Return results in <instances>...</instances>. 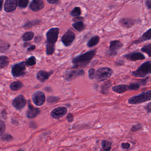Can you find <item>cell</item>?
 I'll use <instances>...</instances> for the list:
<instances>
[{
    "label": "cell",
    "mask_w": 151,
    "mask_h": 151,
    "mask_svg": "<svg viewBox=\"0 0 151 151\" xmlns=\"http://www.w3.org/2000/svg\"><path fill=\"white\" fill-rule=\"evenodd\" d=\"M59 28H52L48 30L46 34V53L47 56L53 55L55 51V45L58 39Z\"/></svg>",
    "instance_id": "6da1fadb"
},
{
    "label": "cell",
    "mask_w": 151,
    "mask_h": 151,
    "mask_svg": "<svg viewBox=\"0 0 151 151\" xmlns=\"http://www.w3.org/2000/svg\"><path fill=\"white\" fill-rule=\"evenodd\" d=\"M96 50H90L84 53L80 54L73 58L72 63L73 64V67H86L95 56Z\"/></svg>",
    "instance_id": "7a4b0ae2"
},
{
    "label": "cell",
    "mask_w": 151,
    "mask_h": 151,
    "mask_svg": "<svg viewBox=\"0 0 151 151\" xmlns=\"http://www.w3.org/2000/svg\"><path fill=\"white\" fill-rule=\"evenodd\" d=\"M151 100V90H148L143 92L137 95L134 96L129 98L128 103L131 105H137L149 101Z\"/></svg>",
    "instance_id": "3957f363"
},
{
    "label": "cell",
    "mask_w": 151,
    "mask_h": 151,
    "mask_svg": "<svg viewBox=\"0 0 151 151\" xmlns=\"http://www.w3.org/2000/svg\"><path fill=\"white\" fill-rule=\"evenodd\" d=\"M151 73V61L145 62L139 67L136 70L132 73V75L136 78H144Z\"/></svg>",
    "instance_id": "277c9868"
},
{
    "label": "cell",
    "mask_w": 151,
    "mask_h": 151,
    "mask_svg": "<svg viewBox=\"0 0 151 151\" xmlns=\"http://www.w3.org/2000/svg\"><path fill=\"white\" fill-rule=\"evenodd\" d=\"M113 70L110 68H100L95 73V79L99 82H103L110 78L113 74Z\"/></svg>",
    "instance_id": "5b68a950"
},
{
    "label": "cell",
    "mask_w": 151,
    "mask_h": 151,
    "mask_svg": "<svg viewBox=\"0 0 151 151\" xmlns=\"http://www.w3.org/2000/svg\"><path fill=\"white\" fill-rule=\"evenodd\" d=\"M11 73L13 78L22 77L26 74V66L25 61L14 64L12 67Z\"/></svg>",
    "instance_id": "8992f818"
},
{
    "label": "cell",
    "mask_w": 151,
    "mask_h": 151,
    "mask_svg": "<svg viewBox=\"0 0 151 151\" xmlns=\"http://www.w3.org/2000/svg\"><path fill=\"white\" fill-rule=\"evenodd\" d=\"M123 46L122 43L120 40H115L110 41L109 43V48L106 52L108 56H114L118 54L119 50H120Z\"/></svg>",
    "instance_id": "52a82bcc"
},
{
    "label": "cell",
    "mask_w": 151,
    "mask_h": 151,
    "mask_svg": "<svg viewBox=\"0 0 151 151\" xmlns=\"http://www.w3.org/2000/svg\"><path fill=\"white\" fill-rule=\"evenodd\" d=\"M75 38V34L69 29L62 37L61 41L65 47H69L72 44Z\"/></svg>",
    "instance_id": "ba28073f"
},
{
    "label": "cell",
    "mask_w": 151,
    "mask_h": 151,
    "mask_svg": "<svg viewBox=\"0 0 151 151\" xmlns=\"http://www.w3.org/2000/svg\"><path fill=\"white\" fill-rule=\"evenodd\" d=\"M85 71L82 69H77L70 70L66 72L64 75L65 79L67 81L72 80L74 79L79 76L84 75Z\"/></svg>",
    "instance_id": "9c48e42d"
},
{
    "label": "cell",
    "mask_w": 151,
    "mask_h": 151,
    "mask_svg": "<svg viewBox=\"0 0 151 151\" xmlns=\"http://www.w3.org/2000/svg\"><path fill=\"white\" fill-rule=\"evenodd\" d=\"M33 103L37 106H41L45 103L46 101L45 94L41 91L35 92L32 96Z\"/></svg>",
    "instance_id": "30bf717a"
},
{
    "label": "cell",
    "mask_w": 151,
    "mask_h": 151,
    "mask_svg": "<svg viewBox=\"0 0 151 151\" xmlns=\"http://www.w3.org/2000/svg\"><path fill=\"white\" fill-rule=\"evenodd\" d=\"M26 99L23 95H19L15 97L12 102V105L17 109H21L23 108L26 104Z\"/></svg>",
    "instance_id": "8fae6325"
},
{
    "label": "cell",
    "mask_w": 151,
    "mask_h": 151,
    "mask_svg": "<svg viewBox=\"0 0 151 151\" xmlns=\"http://www.w3.org/2000/svg\"><path fill=\"white\" fill-rule=\"evenodd\" d=\"M123 57L130 61H136L138 60H142L145 59V56L140 52H133L125 54Z\"/></svg>",
    "instance_id": "7c38bea8"
},
{
    "label": "cell",
    "mask_w": 151,
    "mask_h": 151,
    "mask_svg": "<svg viewBox=\"0 0 151 151\" xmlns=\"http://www.w3.org/2000/svg\"><path fill=\"white\" fill-rule=\"evenodd\" d=\"M67 111V109L65 107H58L52 110L51 115L53 118L58 119L65 115Z\"/></svg>",
    "instance_id": "4fadbf2b"
},
{
    "label": "cell",
    "mask_w": 151,
    "mask_h": 151,
    "mask_svg": "<svg viewBox=\"0 0 151 151\" xmlns=\"http://www.w3.org/2000/svg\"><path fill=\"white\" fill-rule=\"evenodd\" d=\"M17 0H6L4 3V10L8 13L13 12L17 8Z\"/></svg>",
    "instance_id": "5bb4252c"
},
{
    "label": "cell",
    "mask_w": 151,
    "mask_h": 151,
    "mask_svg": "<svg viewBox=\"0 0 151 151\" xmlns=\"http://www.w3.org/2000/svg\"><path fill=\"white\" fill-rule=\"evenodd\" d=\"M45 7V2L42 0H33L30 4V9L32 11L38 12Z\"/></svg>",
    "instance_id": "9a60e30c"
},
{
    "label": "cell",
    "mask_w": 151,
    "mask_h": 151,
    "mask_svg": "<svg viewBox=\"0 0 151 151\" xmlns=\"http://www.w3.org/2000/svg\"><path fill=\"white\" fill-rule=\"evenodd\" d=\"M53 73V71L47 72L45 70H40L36 74V78L38 81L41 83H44L48 79L49 77Z\"/></svg>",
    "instance_id": "2e32d148"
},
{
    "label": "cell",
    "mask_w": 151,
    "mask_h": 151,
    "mask_svg": "<svg viewBox=\"0 0 151 151\" xmlns=\"http://www.w3.org/2000/svg\"><path fill=\"white\" fill-rule=\"evenodd\" d=\"M119 24L120 26L126 29L133 27L136 24V21L135 19L129 18H123L120 19Z\"/></svg>",
    "instance_id": "e0dca14e"
},
{
    "label": "cell",
    "mask_w": 151,
    "mask_h": 151,
    "mask_svg": "<svg viewBox=\"0 0 151 151\" xmlns=\"http://www.w3.org/2000/svg\"><path fill=\"white\" fill-rule=\"evenodd\" d=\"M40 113V109L32 106L30 101H29V109L27 112V116L28 118L31 119L35 118Z\"/></svg>",
    "instance_id": "ac0fdd59"
},
{
    "label": "cell",
    "mask_w": 151,
    "mask_h": 151,
    "mask_svg": "<svg viewBox=\"0 0 151 151\" xmlns=\"http://www.w3.org/2000/svg\"><path fill=\"white\" fill-rule=\"evenodd\" d=\"M151 29H149L146 32H145L142 36L140 37L138 40H136L133 42V44L135 45H138V44L142 43L145 41L150 40L151 39Z\"/></svg>",
    "instance_id": "d6986e66"
},
{
    "label": "cell",
    "mask_w": 151,
    "mask_h": 151,
    "mask_svg": "<svg viewBox=\"0 0 151 151\" xmlns=\"http://www.w3.org/2000/svg\"><path fill=\"white\" fill-rule=\"evenodd\" d=\"M113 91L116 93L121 94L129 90V87L127 85L123 84L115 86L112 87Z\"/></svg>",
    "instance_id": "ffe728a7"
},
{
    "label": "cell",
    "mask_w": 151,
    "mask_h": 151,
    "mask_svg": "<svg viewBox=\"0 0 151 151\" xmlns=\"http://www.w3.org/2000/svg\"><path fill=\"white\" fill-rule=\"evenodd\" d=\"M24 84L20 81H16L13 82L10 84L9 88L13 91H17L21 90L23 87Z\"/></svg>",
    "instance_id": "44dd1931"
},
{
    "label": "cell",
    "mask_w": 151,
    "mask_h": 151,
    "mask_svg": "<svg viewBox=\"0 0 151 151\" xmlns=\"http://www.w3.org/2000/svg\"><path fill=\"white\" fill-rule=\"evenodd\" d=\"M42 22L40 19H34L33 21H28L23 24L22 27L25 29H30L36 25H40Z\"/></svg>",
    "instance_id": "7402d4cb"
},
{
    "label": "cell",
    "mask_w": 151,
    "mask_h": 151,
    "mask_svg": "<svg viewBox=\"0 0 151 151\" xmlns=\"http://www.w3.org/2000/svg\"><path fill=\"white\" fill-rule=\"evenodd\" d=\"M10 48V45L8 42L0 39V52H6Z\"/></svg>",
    "instance_id": "603a6c76"
},
{
    "label": "cell",
    "mask_w": 151,
    "mask_h": 151,
    "mask_svg": "<svg viewBox=\"0 0 151 151\" xmlns=\"http://www.w3.org/2000/svg\"><path fill=\"white\" fill-rule=\"evenodd\" d=\"M9 64V59L6 56H0V69L6 67Z\"/></svg>",
    "instance_id": "cb8c5ba5"
},
{
    "label": "cell",
    "mask_w": 151,
    "mask_h": 151,
    "mask_svg": "<svg viewBox=\"0 0 151 151\" xmlns=\"http://www.w3.org/2000/svg\"><path fill=\"white\" fill-rule=\"evenodd\" d=\"M34 37V33L32 31L25 32L22 35V39L24 42L31 41Z\"/></svg>",
    "instance_id": "d4e9b609"
},
{
    "label": "cell",
    "mask_w": 151,
    "mask_h": 151,
    "mask_svg": "<svg viewBox=\"0 0 151 151\" xmlns=\"http://www.w3.org/2000/svg\"><path fill=\"white\" fill-rule=\"evenodd\" d=\"M100 38L97 35L93 36L90 38L87 43V46L88 47H92L95 46L99 43Z\"/></svg>",
    "instance_id": "484cf974"
},
{
    "label": "cell",
    "mask_w": 151,
    "mask_h": 151,
    "mask_svg": "<svg viewBox=\"0 0 151 151\" xmlns=\"http://www.w3.org/2000/svg\"><path fill=\"white\" fill-rule=\"evenodd\" d=\"M112 86V83L111 81H107L102 84L101 87V93L103 94H106L108 93L109 89Z\"/></svg>",
    "instance_id": "4316f807"
},
{
    "label": "cell",
    "mask_w": 151,
    "mask_h": 151,
    "mask_svg": "<svg viewBox=\"0 0 151 151\" xmlns=\"http://www.w3.org/2000/svg\"><path fill=\"white\" fill-rule=\"evenodd\" d=\"M72 26L77 31L81 32L85 29V25L83 22H79L73 24Z\"/></svg>",
    "instance_id": "83f0119b"
},
{
    "label": "cell",
    "mask_w": 151,
    "mask_h": 151,
    "mask_svg": "<svg viewBox=\"0 0 151 151\" xmlns=\"http://www.w3.org/2000/svg\"><path fill=\"white\" fill-rule=\"evenodd\" d=\"M26 67H31L34 66L36 63V58L34 56H31L25 61Z\"/></svg>",
    "instance_id": "f1b7e54d"
},
{
    "label": "cell",
    "mask_w": 151,
    "mask_h": 151,
    "mask_svg": "<svg viewBox=\"0 0 151 151\" xmlns=\"http://www.w3.org/2000/svg\"><path fill=\"white\" fill-rule=\"evenodd\" d=\"M102 146L105 151H110L112 148V143L109 141L103 140L102 142Z\"/></svg>",
    "instance_id": "f546056e"
},
{
    "label": "cell",
    "mask_w": 151,
    "mask_h": 151,
    "mask_svg": "<svg viewBox=\"0 0 151 151\" xmlns=\"http://www.w3.org/2000/svg\"><path fill=\"white\" fill-rule=\"evenodd\" d=\"M81 14V9L79 7H75L70 13V15L73 17H79Z\"/></svg>",
    "instance_id": "4dcf8cb0"
},
{
    "label": "cell",
    "mask_w": 151,
    "mask_h": 151,
    "mask_svg": "<svg viewBox=\"0 0 151 151\" xmlns=\"http://www.w3.org/2000/svg\"><path fill=\"white\" fill-rule=\"evenodd\" d=\"M141 51L142 52H145L148 55L149 57H151V44L145 45L141 49Z\"/></svg>",
    "instance_id": "1f68e13d"
},
{
    "label": "cell",
    "mask_w": 151,
    "mask_h": 151,
    "mask_svg": "<svg viewBox=\"0 0 151 151\" xmlns=\"http://www.w3.org/2000/svg\"><path fill=\"white\" fill-rule=\"evenodd\" d=\"M29 0H19L18 1L17 6L21 9H24L29 5Z\"/></svg>",
    "instance_id": "d6a6232c"
},
{
    "label": "cell",
    "mask_w": 151,
    "mask_h": 151,
    "mask_svg": "<svg viewBox=\"0 0 151 151\" xmlns=\"http://www.w3.org/2000/svg\"><path fill=\"white\" fill-rule=\"evenodd\" d=\"M141 86V85L139 82L132 83L128 85L129 90H136L139 89Z\"/></svg>",
    "instance_id": "836d02e7"
},
{
    "label": "cell",
    "mask_w": 151,
    "mask_h": 151,
    "mask_svg": "<svg viewBox=\"0 0 151 151\" xmlns=\"http://www.w3.org/2000/svg\"><path fill=\"white\" fill-rule=\"evenodd\" d=\"M88 76L90 79L93 80L95 78V69L90 68L88 70Z\"/></svg>",
    "instance_id": "e575fe53"
},
{
    "label": "cell",
    "mask_w": 151,
    "mask_h": 151,
    "mask_svg": "<svg viewBox=\"0 0 151 151\" xmlns=\"http://www.w3.org/2000/svg\"><path fill=\"white\" fill-rule=\"evenodd\" d=\"M60 98L58 97L50 96L48 97L47 98V102L49 103H52L57 102L59 101Z\"/></svg>",
    "instance_id": "d590c367"
},
{
    "label": "cell",
    "mask_w": 151,
    "mask_h": 151,
    "mask_svg": "<svg viewBox=\"0 0 151 151\" xmlns=\"http://www.w3.org/2000/svg\"><path fill=\"white\" fill-rule=\"evenodd\" d=\"M6 126L5 123L0 120V136L2 135L6 131Z\"/></svg>",
    "instance_id": "8d00e7d4"
},
{
    "label": "cell",
    "mask_w": 151,
    "mask_h": 151,
    "mask_svg": "<svg viewBox=\"0 0 151 151\" xmlns=\"http://www.w3.org/2000/svg\"><path fill=\"white\" fill-rule=\"evenodd\" d=\"M1 140L3 141H12L13 139V137L10 135L6 134L2 136L1 137Z\"/></svg>",
    "instance_id": "74e56055"
},
{
    "label": "cell",
    "mask_w": 151,
    "mask_h": 151,
    "mask_svg": "<svg viewBox=\"0 0 151 151\" xmlns=\"http://www.w3.org/2000/svg\"><path fill=\"white\" fill-rule=\"evenodd\" d=\"M142 126L140 124H137L135 125H133L132 128H131V131L132 132H135L137 131L140 130L141 129H142Z\"/></svg>",
    "instance_id": "f35d334b"
},
{
    "label": "cell",
    "mask_w": 151,
    "mask_h": 151,
    "mask_svg": "<svg viewBox=\"0 0 151 151\" xmlns=\"http://www.w3.org/2000/svg\"><path fill=\"white\" fill-rule=\"evenodd\" d=\"M149 77H146L145 79H143L141 80L139 83L141 84V85L145 86L147 84L148 82V79H149Z\"/></svg>",
    "instance_id": "ab89813d"
},
{
    "label": "cell",
    "mask_w": 151,
    "mask_h": 151,
    "mask_svg": "<svg viewBox=\"0 0 151 151\" xmlns=\"http://www.w3.org/2000/svg\"><path fill=\"white\" fill-rule=\"evenodd\" d=\"M67 119L69 122H73L74 119L73 115L71 113H68L67 116Z\"/></svg>",
    "instance_id": "60d3db41"
},
{
    "label": "cell",
    "mask_w": 151,
    "mask_h": 151,
    "mask_svg": "<svg viewBox=\"0 0 151 151\" xmlns=\"http://www.w3.org/2000/svg\"><path fill=\"white\" fill-rule=\"evenodd\" d=\"M42 40V37L40 35H37L35 37L34 42L36 44H39L41 42Z\"/></svg>",
    "instance_id": "b9f144b4"
},
{
    "label": "cell",
    "mask_w": 151,
    "mask_h": 151,
    "mask_svg": "<svg viewBox=\"0 0 151 151\" xmlns=\"http://www.w3.org/2000/svg\"><path fill=\"white\" fill-rule=\"evenodd\" d=\"M84 20V18L82 17H78L73 19V21L74 22L76 23L79 22H83Z\"/></svg>",
    "instance_id": "7bdbcfd3"
},
{
    "label": "cell",
    "mask_w": 151,
    "mask_h": 151,
    "mask_svg": "<svg viewBox=\"0 0 151 151\" xmlns=\"http://www.w3.org/2000/svg\"><path fill=\"white\" fill-rule=\"evenodd\" d=\"M35 48H36V46L35 45H32L29 47L27 48V52H30L33 51H34V50H35Z\"/></svg>",
    "instance_id": "ee69618b"
},
{
    "label": "cell",
    "mask_w": 151,
    "mask_h": 151,
    "mask_svg": "<svg viewBox=\"0 0 151 151\" xmlns=\"http://www.w3.org/2000/svg\"><path fill=\"white\" fill-rule=\"evenodd\" d=\"M145 109L146 110L148 113H150L151 112V102H149L146 106L145 107Z\"/></svg>",
    "instance_id": "f6af8a7d"
},
{
    "label": "cell",
    "mask_w": 151,
    "mask_h": 151,
    "mask_svg": "<svg viewBox=\"0 0 151 151\" xmlns=\"http://www.w3.org/2000/svg\"><path fill=\"white\" fill-rule=\"evenodd\" d=\"M130 144L128 143H123L122 144V148L123 149H127L129 148Z\"/></svg>",
    "instance_id": "bcb514c9"
},
{
    "label": "cell",
    "mask_w": 151,
    "mask_h": 151,
    "mask_svg": "<svg viewBox=\"0 0 151 151\" xmlns=\"http://www.w3.org/2000/svg\"><path fill=\"white\" fill-rule=\"evenodd\" d=\"M145 5L149 9H151V1L148 0L145 1Z\"/></svg>",
    "instance_id": "7dc6e473"
},
{
    "label": "cell",
    "mask_w": 151,
    "mask_h": 151,
    "mask_svg": "<svg viewBox=\"0 0 151 151\" xmlns=\"http://www.w3.org/2000/svg\"><path fill=\"white\" fill-rule=\"evenodd\" d=\"M47 1L49 4H55L58 2V0H47Z\"/></svg>",
    "instance_id": "c3c4849f"
},
{
    "label": "cell",
    "mask_w": 151,
    "mask_h": 151,
    "mask_svg": "<svg viewBox=\"0 0 151 151\" xmlns=\"http://www.w3.org/2000/svg\"><path fill=\"white\" fill-rule=\"evenodd\" d=\"M31 45H32V44H31V43L27 42L24 43L23 47H24V48H26V47H29Z\"/></svg>",
    "instance_id": "681fc988"
},
{
    "label": "cell",
    "mask_w": 151,
    "mask_h": 151,
    "mask_svg": "<svg viewBox=\"0 0 151 151\" xmlns=\"http://www.w3.org/2000/svg\"><path fill=\"white\" fill-rule=\"evenodd\" d=\"M3 2L4 1L3 0H0V11H1L3 8Z\"/></svg>",
    "instance_id": "f907efd6"
},
{
    "label": "cell",
    "mask_w": 151,
    "mask_h": 151,
    "mask_svg": "<svg viewBox=\"0 0 151 151\" xmlns=\"http://www.w3.org/2000/svg\"><path fill=\"white\" fill-rule=\"evenodd\" d=\"M122 61V60H120L119 61H118L117 62H116V64H118V65H122L124 64V63L123 62V61L122 62L120 63V62Z\"/></svg>",
    "instance_id": "816d5d0a"
},
{
    "label": "cell",
    "mask_w": 151,
    "mask_h": 151,
    "mask_svg": "<svg viewBox=\"0 0 151 151\" xmlns=\"http://www.w3.org/2000/svg\"><path fill=\"white\" fill-rule=\"evenodd\" d=\"M18 151H24L23 150H22V149H19V150Z\"/></svg>",
    "instance_id": "f5cc1de1"
}]
</instances>
